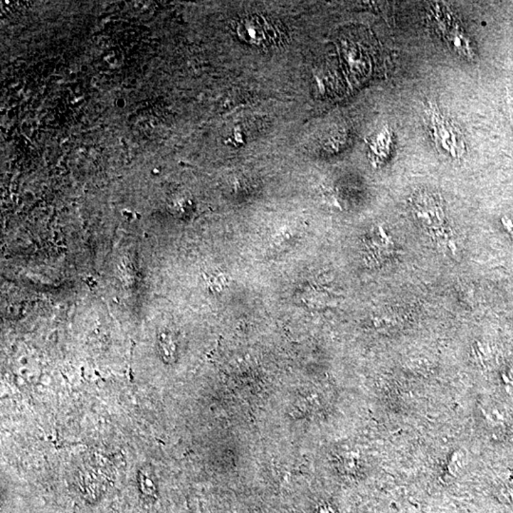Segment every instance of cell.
Segmentation results:
<instances>
[{
  "label": "cell",
  "instance_id": "cell-2",
  "mask_svg": "<svg viewBox=\"0 0 513 513\" xmlns=\"http://www.w3.org/2000/svg\"><path fill=\"white\" fill-rule=\"evenodd\" d=\"M431 14L451 51L464 58L472 59L473 49L470 39L453 14L446 7L435 5L431 10Z\"/></svg>",
  "mask_w": 513,
  "mask_h": 513
},
{
  "label": "cell",
  "instance_id": "cell-7",
  "mask_svg": "<svg viewBox=\"0 0 513 513\" xmlns=\"http://www.w3.org/2000/svg\"><path fill=\"white\" fill-rule=\"evenodd\" d=\"M501 221H502L505 230L513 238V216H504Z\"/></svg>",
  "mask_w": 513,
  "mask_h": 513
},
{
  "label": "cell",
  "instance_id": "cell-6",
  "mask_svg": "<svg viewBox=\"0 0 513 513\" xmlns=\"http://www.w3.org/2000/svg\"><path fill=\"white\" fill-rule=\"evenodd\" d=\"M391 134H390L389 130L387 128L382 130L381 134L377 137L376 144L374 145V150H377V147H381L376 152L377 161H383L385 158L388 156L390 152V145H391Z\"/></svg>",
  "mask_w": 513,
  "mask_h": 513
},
{
  "label": "cell",
  "instance_id": "cell-5",
  "mask_svg": "<svg viewBox=\"0 0 513 513\" xmlns=\"http://www.w3.org/2000/svg\"><path fill=\"white\" fill-rule=\"evenodd\" d=\"M138 482H139L140 490L145 497H154L157 492V484L154 476L150 473L149 468H142L138 475Z\"/></svg>",
  "mask_w": 513,
  "mask_h": 513
},
{
  "label": "cell",
  "instance_id": "cell-3",
  "mask_svg": "<svg viewBox=\"0 0 513 513\" xmlns=\"http://www.w3.org/2000/svg\"><path fill=\"white\" fill-rule=\"evenodd\" d=\"M273 23L265 17L249 14L240 19L237 33L246 43L265 47L272 45L278 39V34Z\"/></svg>",
  "mask_w": 513,
  "mask_h": 513
},
{
  "label": "cell",
  "instance_id": "cell-1",
  "mask_svg": "<svg viewBox=\"0 0 513 513\" xmlns=\"http://www.w3.org/2000/svg\"><path fill=\"white\" fill-rule=\"evenodd\" d=\"M426 124L431 140L441 154L455 160L465 155L466 145L462 132L442 113L431 107L426 112Z\"/></svg>",
  "mask_w": 513,
  "mask_h": 513
},
{
  "label": "cell",
  "instance_id": "cell-4",
  "mask_svg": "<svg viewBox=\"0 0 513 513\" xmlns=\"http://www.w3.org/2000/svg\"><path fill=\"white\" fill-rule=\"evenodd\" d=\"M411 209L419 224L431 230H438L444 224V211L440 197L429 191L418 192L411 198Z\"/></svg>",
  "mask_w": 513,
  "mask_h": 513
}]
</instances>
